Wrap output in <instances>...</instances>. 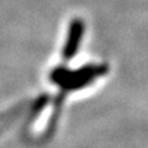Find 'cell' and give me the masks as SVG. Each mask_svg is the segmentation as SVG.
<instances>
[{"instance_id": "1", "label": "cell", "mask_w": 148, "mask_h": 148, "mask_svg": "<svg viewBox=\"0 0 148 148\" xmlns=\"http://www.w3.org/2000/svg\"><path fill=\"white\" fill-rule=\"evenodd\" d=\"M82 36H83V22L81 20H74L69 27L65 46L64 49H62L64 61H69L74 57V55H75L77 49L79 47V42H81Z\"/></svg>"}]
</instances>
